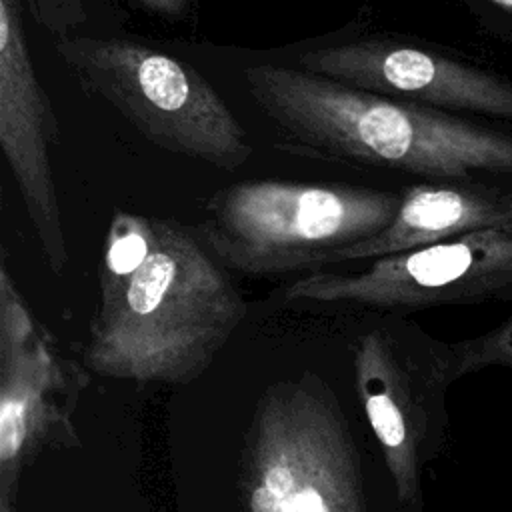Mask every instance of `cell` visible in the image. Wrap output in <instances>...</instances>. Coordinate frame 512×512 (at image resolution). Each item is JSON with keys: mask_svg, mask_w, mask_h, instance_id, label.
Here are the masks:
<instances>
[{"mask_svg": "<svg viewBox=\"0 0 512 512\" xmlns=\"http://www.w3.org/2000/svg\"><path fill=\"white\" fill-rule=\"evenodd\" d=\"M244 84L276 146L314 160L390 168L432 178L512 172V136L366 92L298 66L252 64Z\"/></svg>", "mask_w": 512, "mask_h": 512, "instance_id": "1", "label": "cell"}, {"mask_svg": "<svg viewBox=\"0 0 512 512\" xmlns=\"http://www.w3.org/2000/svg\"><path fill=\"white\" fill-rule=\"evenodd\" d=\"M396 192L348 184L244 180L204 204L200 232L212 256L246 272L314 264L382 232L396 216Z\"/></svg>", "mask_w": 512, "mask_h": 512, "instance_id": "2", "label": "cell"}, {"mask_svg": "<svg viewBox=\"0 0 512 512\" xmlns=\"http://www.w3.org/2000/svg\"><path fill=\"white\" fill-rule=\"evenodd\" d=\"M54 50L78 84L146 140L214 168L252 156L248 132L214 86L180 58L132 38L70 34Z\"/></svg>", "mask_w": 512, "mask_h": 512, "instance_id": "3", "label": "cell"}, {"mask_svg": "<svg viewBox=\"0 0 512 512\" xmlns=\"http://www.w3.org/2000/svg\"><path fill=\"white\" fill-rule=\"evenodd\" d=\"M58 122L24 32L22 0H0V148L42 256L60 274L68 242L52 174Z\"/></svg>", "mask_w": 512, "mask_h": 512, "instance_id": "4", "label": "cell"}, {"mask_svg": "<svg viewBox=\"0 0 512 512\" xmlns=\"http://www.w3.org/2000/svg\"><path fill=\"white\" fill-rule=\"evenodd\" d=\"M512 290V228L470 232L376 258L364 272L318 274L294 286L300 296H364L396 302L478 300Z\"/></svg>", "mask_w": 512, "mask_h": 512, "instance_id": "5", "label": "cell"}, {"mask_svg": "<svg viewBox=\"0 0 512 512\" xmlns=\"http://www.w3.org/2000/svg\"><path fill=\"white\" fill-rule=\"evenodd\" d=\"M298 68L380 96L512 120V84L476 66L384 38L312 48Z\"/></svg>", "mask_w": 512, "mask_h": 512, "instance_id": "6", "label": "cell"}, {"mask_svg": "<svg viewBox=\"0 0 512 512\" xmlns=\"http://www.w3.org/2000/svg\"><path fill=\"white\" fill-rule=\"evenodd\" d=\"M490 228H512V194L418 184L402 194L394 220L382 232L338 250L330 264L400 254Z\"/></svg>", "mask_w": 512, "mask_h": 512, "instance_id": "7", "label": "cell"}, {"mask_svg": "<svg viewBox=\"0 0 512 512\" xmlns=\"http://www.w3.org/2000/svg\"><path fill=\"white\" fill-rule=\"evenodd\" d=\"M484 366L512 368V316L492 332L466 342L456 354V368L476 370Z\"/></svg>", "mask_w": 512, "mask_h": 512, "instance_id": "8", "label": "cell"}, {"mask_svg": "<svg viewBox=\"0 0 512 512\" xmlns=\"http://www.w3.org/2000/svg\"><path fill=\"white\" fill-rule=\"evenodd\" d=\"M36 24L52 32L54 38L76 34L88 20L86 0H26Z\"/></svg>", "mask_w": 512, "mask_h": 512, "instance_id": "9", "label": "cell"}, {"mask_svg": "<svg viewBox=\"0 0 512 512\" xmlns=\"http://www.w3.org/2000/svg\"><path fill=\"white\" fill-rule=\"evenodd\" d=\"M366 408L380 442L390 448H398L406 438V426L398 406L386 394H374Z\"/></svg>", "mask_w": 512, "mask_h": 512, "instance_id": "10", "label": "cell"}, {"mask_svg": "<svg viewBox=\"0 0 512 512\" xmlns=\"http://www.w3.org/2000/svg\"><path fill=\"white\" fill-rule=\"evenodd\" d=\"M24 438V418L22 404L16 400H6L0 412V456L2 460L12 458Z\"/></svg>", "mask_w": 512, "mask_h": 512, "instance_id": "11", "label": "cell"}, {"mask_svg": "<svg viewBox=\"0 0 512 512\" xmlns=\"http://www.w3.org/2000/svg\"><path fill=\"white\" fill-rule=\"evenodd\" d=\"M144 10L168 18V20H182L190 10V0H136Z\"/></svg>", "mask_w": 512, "mask_h": 512, "instance_id": "12", "label": "cell"}, {"mask_svg": "<svg viewBox=\"0 0 512 512\" xmlns=\"http://www.w3.org/2000/svg\"><path fill=\"white\" fill-rule=\"evenodd\" d=\"M286 512H328L322 496L314 488H304L300 494L284 498Z\"/></svg>", "mask_w": 512, "mask_h": 512, "instance_id": "13", "label": "cell"}, {"mask_svg": "<svg viewBox=\"0 0 512 512\" xmlns=\"http://www.w3.org/2000/svg\"><path fill=\"white\" fill-rule=\"evenodd\" d=\"M266 486L280 498H286L292 494L294 488V478L292 472L286 466H274L266 474Z\"/></svg>", "mask_w": 512, "mask_h": 512, "instance_id": "14", "label": "cell"}, {"mask_svg": "<svg viewBox=\"0 0 512 512\" xmlns=\"http://www.w3.org/2000/svg\"><path fill=\"white\" fill-rule=\"evenodd\" d=\"M252 512H286V502L264 484L252 496Z\"/></svg>", "mask_w": 512, "mask_h": 512, "instance_id": "15", "label": "cell"}, {"mask_svg": "<svg viewBox=\"0 0 512 512\" xmlns=\"http://www.w3.org/2000/svg\"><path fill=\"white\" fill-rule=\"evenodd\" d=\"M490 2H494L496 6H500L502 10H506L512 16V0H490Z\"/></svg>", "mask_w": 512, "mask_h": 512, "instance_id": "16", "label": "cell"}]
</instances>
